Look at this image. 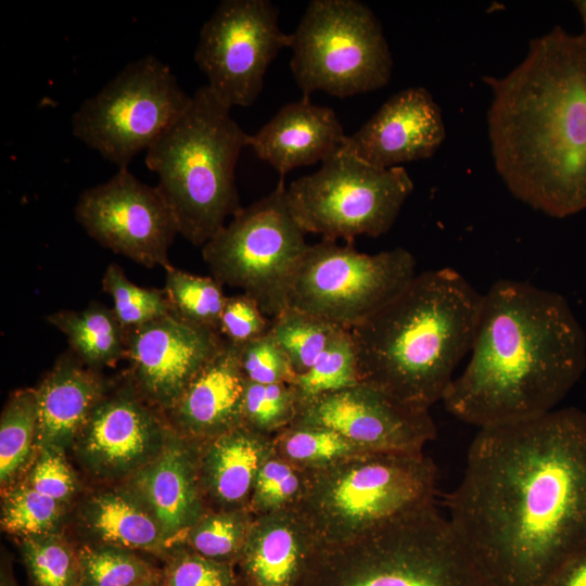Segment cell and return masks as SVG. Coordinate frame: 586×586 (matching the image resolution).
I'll list each match as a JSON object with an SVG mask.
<instances>
[{
	"mask_svg": "<svg viewBox=\"0 0 586 586\" xmlns=\"http://www.w3.org/2000/svg\"><path fill=\"white\" fill-rule=\"evenodd\" d=\"M445 506L496 586H547L586 549V413L479 429Z\"/></svg>",
	"mask_w": 586,
	"mask_h": 586,
	"instance_id": "1",
	"label": "cell"
},
{
	"mask_svg": "<svg viewBox=\"0 0 586 586\" xmlns=\"http://www.w3.org/2000/svg\"><path fill=\"white\" fill-rule=\"evenodd\" d=\"M482 79L491 153L509 192L555 218L586 209V36L556 26L508 74Z\"/></svg>",
	"mask_w": 586,
	"mask_h": 586,
	"instance_id": "2",
	"label": "cell"
},
{
	"mask_svg": "<svg viewBox=\"0 0 586 586\" xmlns=\"http://www.w3.org/2000/svg\"><path fill=\"white\" fill-rule=\"evenodd\" d=\"M470 353L442 402L479 429L557 409L586 368V337L565 298L510 279L483 294Z\"/></svg>",
	"mask_w": 586,
	"mask_h": 586,
	"instance_id": "3",
	"label": "cell"
},
{
	"mask_svg": "<svg viewBox=\"0 0 586 586\" xmlns=\"http://www.w3.org/2000/svg\"><path fill=\"white\" fill-rule=\"evenodd\" d=\"M482 302L483 294L450 267L417 273L349 328L359 382L430 410L471 349Z\"/></svg>",
	"mask_w": 586,
	"mask_h": 586,
	"instance_id": "4",
	"label": "cell"
},
{
	"mask_svg": "<svg viewBox=\"0 0 586 586\" xmlns=\"http://www.w3.org/2000/svg\"><path fill=\"white\" fill-rule=\"evenodd\" d=\"M205 85L187 111L146 150L145 165L170 207L179 233L195 246L209 241L242 207L235 165L247 137Z\"/></svg>",
	"mask_w": 586,
	"mask_h": 586,
	"instance_id": "5",
	"label": "cell"
},
{
	"mask_svg": "<svg viewBox=\"0 0 586 586\" xmlns=\"http://www.w3.org/2000/svg\"><path fill=\"white\" fill-rule=\"evenodd\" d=\"M305 586H496L432 505L320 547Z\"/></svg>",
	"mask_w": 586,
	"mask_h": 586,
	"instance_id": "6",
	"label": "cell"
},
{
	"mask_svg": "<svg viewBox=\"0 0 586 586\" xmlns=\"http://www.w3.org/2000/svg\"><path fill=\"white\" fill-rule=\"evenodd\" d=\"M306 472L305 491L294 509L320 547L352 542L435 505L437 469L424 451H368Z\"/></svg>",
	"mask_w": 586,
	"mask_h": 586,
	"instance_id": "7",
	"label": "cell"
},
{
	"mask_svg": "<svg viewBox=\"0 0 586 586\" xmlns=\"http://www.w3.org/2000/svg\"><path fill=\"white\" fill-rule=\"evenodd\" d=\"M290 35V66L303 97H352L383 88L392 77L382 25L364 2L313 0Z\"/></svg>",
	"mask_w": 586,
	"mask_h": 586,
	"instance_id": "8",
	"label": "cell"
},
{
	"mask_svg": "<svg viewBox=\"0 0 586 586\" xmlns=\"http://www.w3.org/2000/svg\"><path fill=\"white\" fill-rule=\"evenodd\" d=\"M295 218L284 180L259 201L238 211L202 255L213 278L239 288L273 319L288 307L292 279L308 244Z\"/></svg>",
	"mask_w": 586,
	"mask_h": 586,
	"instance_id": "9",
	"label": "cell"
},
{
	"mask_svg": "<svg viewBox=\"0 0 586 586\" xmlns=\"http://www.w3.org/2000/svg\"><path fill=\"white\" fill-rule=\"evenodd\" d=\"M413 190L403 166H372L341 146L321 167L286 188L290 207L306 233L322 240L386 233Z\"/></svg>",
	"mask_w": 586,
	"mask_h": 586,
	"instance_id": "10",
	"label": "cell"
},
{
	"mask_svg": "<svg viewBox=\"0 0 586 586\" xmlns=\"http://www.w3.org/2000/svg\"><path fill=\"white\" fill-rule=\"evenodd\" d=\"M192 95L155 55L127 64L72 117L73 135L118 168L145 151L189 107Z\"/></svg>",
	"mask_w": 586,
	"mask_h": 586,
	"instance_id": "11",
	"label": "cell"
},
{
	"mask_svg": "<svg viewBox=\"0 0 586 586\" xmlns=\"http://www.w3.org/2000/svg\"><path fill=\"white\" fill-rule=\"evenodd\" d=\"M417 275L406 249L360 253L352 244L322 240L305 252L288 294L293 307L344 328L365 320Z\"/></svg>",
	"mask_w": 586,
	"mask_h": 586,
	"instance_id": "12",
	"label": "cell"
},
{
	"mask_svg": "<svg viewBox=\"0 0 586 586\" xmlns=\"http://www.w3.org/2000/svg\"><path fill=\"white\" fill-rule=\"evenodd\" d=\"M290 41L272 2L225 0L202 26L194 61L224 104L245 107L258 98L269 65Z\"/></svg>",
	"mask_w": 586,
	"mask_h": 586,
	"instance_id": "13",
	"label": "cell"
},
{
	"mask_svg": "<svg viewBox=\"0 0 586 586\" xmlns=\"http://www.w3.org/2000/svg\"><path fill=\"white\" fill-rule=\"evenodd\" d=\"M75 217L99 244L148 267L170 265L168 250L178 231L175 216L156 187L140 181L128 167L86 189Z\"/></svg>",
	"mask_w": 586,
	"mask_h": 586,
	"instance_id": "14",
	"label": "cell"
},
{
	"mask_svg": "<svg viewBox=\"0 0 586 586\" xmlns=\"http://www.w3.org/2000/svg\"><path fill=\"white\" fill-rule=\"evenodd\" d=\"M293 423L328 428L375 453H421L436 436L429 409L361 382L300 405Z\"/></svg>",
	"mask_w": 586,
	"mask_h": 586,
	"instance_id": "15",
	"label": "cell"
},
{
	"mask_svg": "<svg viewBox=\"0 0 586 586\" xmlns=\"http://www.w3.org/2000/svg\"><path fill=\"white\" fill-rule=\"evenodd\" d=\"M125 332L135 390L165 413L225 341L174 313Z\"/></svg>",
	"mask_w": 586,
	"mask_h": 586,
	"instance_id": "16",
	"label": "cell"
},
{
	"mask_svg": "<svg viewBox=\"0 0 586 586\" xmlns=\"http://www.w3.org/2000/svg\"><path fill=\"white\" fill-rule=\"evenodd\" d=\"M144 402L136 390L105 393L72 447L88 472L128 479L158 455L170 424Z\"/></svg>",
	"mask_w": 586,
	"mask_h": 586,
	"instance_id": "17",
	"label": "cell"
},
{
	"mask_svg": "<svg viewBox=\"0 0 586 586\" xmlns=\"http://www.w3.org/2000/svg\"><path fill=\"white\" fill-rule=\"evenodd\" d=\"M446 138L442 110L424 87L390 97L343 148L380 168L432 157Z\"/></svg>",
	"mask_w": 586,
	"mask_h": 586,
	"instance_id": "18",
	"label": "cell"
},
{
	"mask_svg": "<svg viewBox=\"0 0 586 586\" xmlns=\"http://www.w3.org/2000/svg\"><path fill=\"white\" fill-rule=\"evenodd\" d=\"M126 488L148 509L173 546L208 511L199 482V444L171 426L162 450L127 479Z\"/></svg>",
	"mask_w": 586,
	"mask_h": 586,
	"instance_id": "19",
	"label": "cell"
},
{
	"mask_svg": "<svg viewBox=\"0 0 586 586\" xmlns=\"http://www.w3.org/2000/svg\"><path fill=\"white\" fill-rule=\"evenodd\" d=\"M319 550L295 509L257 515L235 564L237 586H305Z\"/></svg>",
	"mask_w": 586,
	"mask_h": 586,
	"instance_id": "20",
	"label": "cell"
},
{
	"mask_svg": "<svg viewBox=\"0 0 586 586\" xmlns=\"http://www.w3.org/2000/svg\"><path fill=\"white\" fill-rule=\"evenodd\" d=\"M240 347L225 340L176 404L166 412L170 426L196 444L242 425L246 378L240 365Z\"/></svg>",
	"mask_w": 586,
	"mask_h": 586,
	"instance_id": "21",
	"label": "cell"
},
{
	"mask_svg": "<svg viewBox=\"0 0 586 586\" xmlns=\"http://www.w3.org/2000/svg\"><path fill=\"white\" fill-rule=\"evenodd\" d=\"M346 136L332 109L302 97L282 106L257 132L249 135L247 146L284 180L296 167L322 163L343 145Z\"/></svg>",
	"mask_w": 586,
	"mask_h": 586,
	"instance_id": "22",
	"label": "cell"
},
{
	"mask_svg": "<svg viewBox=\"0 0 586 586\" xmlns=\"http://www.w3.org/2000/svg\"><path fill=\"white\" fill-rule=\"evenodd\" d=\"M272 437L242 424L199 444V482L208 511L249 509Z\"/></svg>",
	"mask_w": 586,
	"mask_h": 586,
	"instance_id": "23",
	"label": "cell"
},
{
	"mask_svg": "<svg viewBox=\"0 0 586 586\" xmlns=\"http://www.w3.org/2000/svg\"><path fill=\"white\" fill-rule=\"evenodd\" d=\"M64 354L36 388L37 449L65 454L106 393L101 377L75 355Z\"/></svg>",
	"mask_w": 586,
	"mask_h": 586,
	"instance_id": "24",
	"label": "cell"
},
{
	"mask_svg": "<svg viewBox=\"0 0 586 586\" xmlns=\"http://www.w3.org/2000/svg\"><path fill=\"white\" fill-rule=\"evenodd\" d=\"M79 521L95 544L165 556L173 545L148 509L127 488L90 496Z\"/></svg>",
	"mask_w": 586,
	"mask_h": 586,
	"instance_id": "25",
	"label": "cell"
},
{
	"mask_svg": "<svg viewBox=\"0 0 586 586\" xmlns=\"http://www.w3.org/2000/svg\"><path fill=\"white\" fill-rule=\"evenodd\" d=\"M47 321L67 339L73 354L86 366L98 369L126 356V332L113 309L92 303L82 310H60Z\"/></svg>",
	"mask_w": 586,
	"mask_h": 586,
	"instance_id": "26",
	"label": "cell"
},
{
	"mask_svg": "<svg viewBox=\"0 0 586 586\" xmlns=\"http://www.w3.org/2000/svg\"><path fill=\"white\" fill-rule=\"evenodd\" d=\"M38 402L36 388L14 392L0 419V483L8 488L30 469L37 449Z\"/></svg>",
	"mask_w": 586,
	"mask_h": 586,
	"instance_id": "27",
	"label": "cell"
},
{
	"mask_svg": "<svg viewBox=\"0 0 586 586\" xmlns=\"http://www.w3.org/2000/svg\"><path fill=\"white\" fill-rule=\"evenodd\" d=\"M272 449L305 471L321 470L368 453L328 428L301 423H292L273 435Z\"/></svg>",
	"mask_w": 586,
	"mask_h": 586,
	"instance_id": "28",
	"label": "cell"
},
{
	"mask_svg": "<svg viewBox=\"0 0 586 586\" xmlns=\"http://www.w3.org/2000/svg\"><path fill=\"white\" fill-rule=\"evenodd\" d=\"M347 328L309 313L284 308L271 319L270 333L288 355L296 374L306 372Z\"/></svg>",
	"mask_w": 586,
	"mask_h": 586,
	"instance_id": "29",
	"label": "cell"
},
{
	"mask_svg": "<svg viewBox=\"0 0 586 586\" xmlns=\"http://www.w3.org/2000/svg\"><path fill=\"white\" fill-rule=\"evenodd\" d=\"M80 586L156 585L160 570L136 551L102 544L78 547Z\"/></svg>",
	"mask_w": 586,
	"mask_h": 586,
	"instance_id": "30",
	"label": "cell"
},
{
	"mask_svg": "<svg viewBox=\"0 0 586 586\" xmlns=\"http://www.w3.org/2000/svg\"><path fill=\"white\" fill-rule=\"evenodd\" d=\"M254 518L249 509L206 511L181 543L206 558L235 566Z\"/></svg>",
	"mask_w": 586,
	"mask_h": 586,
	"instance_id": "31",
	"label": "cell"
},
{
	"mask_svg": "<svg viewBox=\"0 0 586 586\" xmlns=\"http://www.w3.org/2000/svg\"><path fill=\"white\" fill-rule=\"evenodd\" d=\"M165 270L164 291L173 313L186 321L219 333L220 317L228 297L222 284L213 277L192 275L173 266Z\"/></svg>",
	"mask_w": 586,
	"mask_h": 586,
	"instance_id": "32",
	"label": "cell"
},
{
	"mask_svg": "<svg viewBox=\"0 0 586 586\" xmlns=\"http://www.w3.org/2000/svg\"><path fill=\"white\" fill-rule=\"evenodd\" d=\"M21 556L33 586H80L78 548L59 532L22 538Z\"/></svg>",
	"mask_w": 586,
	"mask_h": 586,
	"instance_id": "33",
	"label": "cell"
},
{
	"mask_svg": "<svg viewBox=\"0 0 586 586\" xmlns=\"http://www.w3.org/2000/svg\"><path fill=\"white\" fill-rule=\"evenodd\" d=\"M358 383L354 341L349 329H344L306 372L296 375L292 386L300 406Z\"/></svg>",
	"mask_w": 586,
	"mask_h": 586,
	"instance_id": "34",
	"label": "cell"
},
{
	"mask_svg": "<svg viewBox=\"0 0 586 586\" xmlns=\"http://www.w3.org/2000/svg\"><path fill=\"white\" fill-rule=\"evenodd\" d=\"M66 506L18 482L3 493L1 526L22 538L58 532Z\"/></svg>",
	"mask_w": 586,
	"mask_h": 586,
	"instance_id": "35",
	"label": "cell"
},
{
	"mask_svg": "<svg viewBox=\"0 0 586 586\" xmlns=\"http://www.w3.org/2000/svg\"><path fill=\"white\" fill-rule=\"evenodd\" d=\"M307 472L277 455L263 461L252 492L249 510L254 517L294 509L306 486Z\"/></svg>",
	"mask_w": 586,
	"mask_h": 586,
	"instance_id": "36",
	"label": "cell"
},
{
	"mask_svg": "<svg viewBox=\"0 0 586 586\" xmlns=\"http://www.w3.org/2000/svg\"><path fill=\"white\" fill-rule=\"evenodd\" d=\"M103 290L113 300V311L125 330L173 313L164 290L145 289L132 283L116 264L107 266Z\"/></svg>",
	"mask_w": 586,
	"mask_h": 586,
	"instance_id": "37",
	"label": "cell"
},
{
	"mask_svg": "<svg viewBox=\"0 0 586 586\" xmlns=\"http://www.w3.org/2000/svg\"><path fill=\"white\" fill-rule=\"evenodd\" d=\"M298 412V400L291 384L246 382L242 403V424L273 436L291 425Z\"/></svg>",
	"mask_w": 586,
	"mask_h": 586,
	"instance_id": "38",
	"label": "cell"
},
{
	"mask_svg": "<svg viewBox=\"0 0 586 586\" xmlns=\"http://www.w3.org/2000/svg\"><path fill=\"white\" fill-rule=\"evenodd\" d=\"M156 586H237L235 566L206 558L184 543L164 558Z\"/></svg>",
	"mask_w": 586,
	"mask_h": 586,
	"instance_id": "39",
	"label": "cell"
},
{
	"mask_svg": "<svg viewBox=\"0 0 586 586\" xmlns=\"http://www.w3.org/2000/svg\"><path fill=\"white\" fill-rule=\"evenodd\" d=\"M240 347V365L246 380L254 383L293 384L296 372L270 332Z\"/></svg>",
	"mask_w": 586,
	"mask_h": 586,
	"instance_id": "40",
	"label": "cell"
},
{
	"mask_svg": "<svg viewBox=\"0 0 586 586\" xmlns=\"http://www.w3.org/2000/svg\"><path fill=\"white\" fill-rule=\"evenodd\" d=\"M37 492L67 505L75 496L78 483L65 454L41 449L24 480Z\"/></svg>",
	"mask_w": 586,
	"mask_h": 586,
	"instance_id": "41",
	"label": "cell"
},
{
	"mask_svg": "<svg viewBox=\"0 0 586 586\" xmlns=\"http://www.w3.org/2000/svg\"><path fill=\"white\" fill-rule=\"evenodd\" d=\"M271 319L249 295L227 297L219 324L220 335L238 346L258 339L270 331Z\"/></svg>",
	"mask_w": 586,
	"mask_h": 586,
	"instance_id": "42",
	"label": "cell"
},
{
	"mask_svg": "<svg viewBox=\"0 0 586 586\" xmlns=\"http://www.w3.org/2000/svg\"><path fill=\"white\" fill-rule=\"evenodd\" d=\"M547 586H586V549L564 563Z\"/></svg>",
	"mask_w": 586,
	"mask_h": 586,
	"instance_id": "43",
	"label": "cell"
},
{
	"mask_svg": "<svg viewBox=\"0 0 586 586\" xmlns=\"http://www.w3.org/2000/svg\"><path fill=\"white\" fill-rule=\"evenodd\" d=\"M0 586H17L7 565L1 566Z\"/></svg>",
	"mask_w": 586,
	"mask_h": 586,
	"instance_id": "44",
	"label": "cell"
},
{
	"mask_svg": "<svg viewBox=\"0 0 586 586\" xmlns=\"http://www.w3.org/2000/svg\"><path fill=\"white\" fill-rule=\"evenodd\" d=\"M574 7L576 8L584 26L583 34L586 36V0H575L573 1Z\"/></svg>",
	"mask_w": 586,
	"mask_h": 586,
	"instance_id": "45",
	"label": "cell"
},
{
	"mask_svg": "<svg viewBox=\"0 0 586 586\" xmlns=\"http://www.w3.org/2000/svg\"><path fill=\"white\" fill-rule=\"evenodd\" d=\"M138 586H156L154 584H142V585H138Z\"/></svg>",
	"mask_w": 586,
	"mask_h": 586,
	"instance_id": "46",
	"label": "cell"
}]
</instances>
